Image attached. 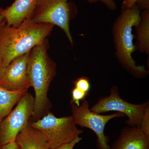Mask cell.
Listing matches in <instances>:
<instances>
[{
    "mask_svg": "<svg viewBox=\"0 0 149 149\" xmlns=\"http://www.w3.org/2000/svg\"><path fill=\"white\" fill-rule=\"evenodd\" d=\"M3 9L0 8V27L3 24L6 23L5 19L3 16Z\"/></svg>",
    "mask_w": 149,
    "mask_h": 149,
    "instance_id": "7402d4cb",
    "label": "cell"
},
{
    "mask_svg": "<svg viewBox=\"0 0 149 149\" xmlns=\"http://www.w3.org/2000/svg\"><path fill=\"white\" fill-rule=\"evenodd\" d=\"M31 125L40 130L50 149L70 143L83 133L72 115L57 118L50 111L37 121L31 120Z\"/></svg>",
    "mask_w": 149,
    "mask_h": 149,
    "instance_id": "277c9868",
    "label": "cell"
},
{
    "mask_svg": "<svg viewBox=\"0 0 149 149\" xmlns=\"http://www.w3.org/2000/svg\"><path fill=\"white\" fill-rule=\"evenodd\" d=\"M111 149H149V137L136 126H125Z\"/></svg>",
    "mask_w": 149,
    "mask_h": 149,
    "instance_id": "30bf717a",
    "label": "cell"
},
{
    "mask_svg": "<svg viewBox=\"0 0 149 149\" xmlns=\"http://www.w3.org/2000/svg\"><path fill=\"white\" fill-rule=\"evenodd\" d=\"M35 98L25 93L0 123V143L2 145L15 142L18 133L29 123L34 112Z\"/></svg>",
    "mask_w": 149,
    "mask_h": 149,
    "instance_id": "8992f818",
    "label": "cell"
},
{
    "mask_svg": "<svg viewBox=\"0 0 149 149\" xmlns=\"http://www.w3.org/2000/svg\"><path fill=\"white\" fill-rule=\"evenodd\" d=\"M141 18V9L137 5L128 9H121L112 29L118 60L124 69L137 78H144L149 74L145 66L137 65L132 57L136 49L133 42V27L139 24Z\"/></svg>",
    "mask_w": 149,
    "mask_h": 149,
    "instance_id": "3957f363",
    "label": "cell"
},
{
    "mask_svg": "<svg viewBox=\"0 0 149 149\" xmlns=\"http://www.w3.org/2000/svg\"><path fill=\"white\" fill-rule=\"evenodd\" d=\"M30 52L13 59L4 68L0 74V87L10 91H28L31 87L27 70Z\"/></svg>",
    "mask_w": 149,
    "mask_h": 149,
    "instance_id": "9c48e42d",
    "label": "cell"
},
{
    "mask_svg": "<svg viewBox=\"0 0 149 149\" xmlns=\"http://www.w3.org/2000/svg\"><path fill=\"white\" fill-rule=\"evenodd\" d=\"M89 94H87L81 90L74 87L71 91V100L70 104H75L77 106L80 105V102L86 99Z\"/></svg>",
    "mask_w": 149,
    "mask_h": 149,
    "instance_id": "9a60e30c",
    "label": "cell"
},
{
    "mask_svg": "<svg viewBox=\"0 0 149 149\" xmlns=\"http://www.w3.org/2000/svg\"><path fill=\"white\" fill-rule=\"evenodd\" d=\"M68 0H37L30 19L36 23L56 25L62 29L70 42H73L70 30V12Z\"/></svg>",
    "mask_w": 149,
    "mask_h": 149,
    "instance_id": "52a82bcc",
    "label": "cell"
},
{
    "mask_svg": "<svg viewBox=\"0 0 149 149\" xmlns=\"http://www.w3.org/2000/svg\"><path fill=\"white\" fill-rule=\"evenodd\" d=\"M74 87L89 94L91 89V85L88 77L82 76L77 78L74 80Z\"/></svg>",
    "mask_w": 149,
    "mask_h": 149,
    "instance_id": "2e32d148",
    "label": "cell"
},
{
    "mask_svg": "<svg viewBox=\"0 0 149 149\" xmlns=\"http://www.w3.org/2000/svg\"><path fill=\"white\" fill-rule=\"evenodd\" d=\"M15 143L21 149H50L40 130L29 123L17 136Z\"/></svg>",
    "mask_w": 149,
    "mask_h": 149,
    "instance_id": "7c38bea8",
    "label": "cell"
},
{
    "mask_svg": "<svg viewBox=\"0 0 149 149\" xmlns=\"http://www.w3.org/2000/svg\"><path fill=\"white\" fill-rule=\"evenodd\" d=\"M0 149H2V145L0 143Z\"/></svg>",
    "mask_w": 149,
    "mask_h": 149,
    "instance_id": "cb8c5ba5",
    "label": "cell"
},
{
    "mask_svg": "<svg viewBox=\"0 0 149 149\" xmlns=\"http://www.w3.org/2000/svg\"><path fill=\"white\" fill-rule=\"evenodd\" d=\"M2 149H21L16 143L15 142L2 145Z\"/></svg>",
    "mask_w": 149,
    "mask_h": 149,
    "instance_id": "44dd1931",
    "label": "cell"
},
{
    "mask_svg": "<svg viewBox=\"0 0 149 149\" xmlns=\"http://www.w3.org/2000/svg\"><path fill=\"white\" fill-rule=\"evenodd\" d=\"M139 0H123L122 8L123 9H128L136 5Z\"/></svg>",
    "mask_w": 149,
    "mask_h": 149,
    "instance_id": "ffe728a7",
    "label": "cell"
},
{
    "mask_svg": "<svg viewBox=\"0 0 149 149\" xmlns=\"http://www.w3.org/2000/svg\"><path fill=\"white\" fill-rule=\"evenodd\" d=\"M47 50V43L45 40L31 50L28 57L27 74L35 93L32 121H37L47 114L52 107L48 93L56 74V65L48 56Z\"/></svg>",
    "mask_w": 149,
    "mask_h": 149,
    "instance_id": "7a4b0ae2",
    "label": "cell"
},
{
    "mask_svg": "<svg viewBox=\"0 0 149 149\" xmlns=\"http://www.w3.org/2000/svg\"><path fill=\"white\" fill-rule=\"evenodd\" d=\"M71 110L74 123L81 127H85L93 130L97 137V146L98 149H111L109 144V138L105 135L106 125L110 120L117 117H125L122 113L103 115L91 111L88 100H84L80 106L71 104Z\"/></svg>",
    "mask_w": 149,
    "mask_h": 149,
    "instance_id": "ba28073f",
    "label": "cell"
},
{
    "mask_svg": "<svg viewBox=\"0 0 149 149\" xmlns=\"http://www.w3.org/2000/svg\"><path fill=\"white\" fill-rule=\"evenodd\" d=\"M37 0H15L10 6L3 10V15L8 26L17 27L29 18Z\"/></svg>",
    "mask_w": 149,
    "mask_h": 149,
    "instance_id": "8fae6325",
    "label": "cell"
},
{
    "mask_svg": "<svg viewBox=\"0 0 149 149\" xmlns=\"http://www.w3.org/2000/svg\"><path fill=\"white\" fill-rule=\"evenodd\" d=\"M27 91H10L0 87V123Z\"/></svg>",
    "mask_w": 149,
    "mask_h": 149,
    "instance_id": "4fadbf2b",
    "label": "cell"
},
{
    "mask_svg": "<svg viewBox=\"0 0 149 149\" xmlns=\"http://www.w3.org/2000/svg\"><path fill=\"white\" fill-rule=\"evenodd\" d=\"M141 20L136 26L138 42L136 48L142 53L149 54V10L141 13Z\"/></svg>",
    "mask_w": 149,
    "mask_h": 149,
    "instance_id": "5bb4252c",
    "label": "cell"
},
{
    "mask_svg": "<svg viewBox=\"0 0 149 149\" xmlns=\"http://www.w3.org/2000/svg\"><path fill=\"white\" fill-rule=\"evenodd\" d=\"M54 25L36 23L27 19L17 27L6 23L0 27V56L4 68L13 59L29 52L43 42L51 34Z\"/></svg>",
    "mask_w": 149,
    "mask_h": 149,
    "instance_id": "6da1fadb",
    "label": "cell"
},
{
    "mask_svg": "<svg viewBox=\"0 0 149 149\" xmlns=\"http://www.w3.org/2000/svg\"><path fill=\"white\" fill-rule=\"evenodd\" d=\"M82 140V138L78 136L70 143L64 144L54 149H73L76 144L78 143Z\"/></svg>",
    "mask_w": 149,
    "mask_h": 149,
    "instance_id": "d6986e66",
    "label": "cell"
},
{
    "mask_svg": "<svg viewBox=\"0 0 149 149\" xmlns=\"http://www.w3.org/2000/svg\"><path fill=\"white\" fill-rule=\"evenodd\" d=\"M140 128L148 137H149V110H148L144 115Z\"/></svg>",
    "mask_w": 149,
    "mask_h": 149,
    "instance_id": "e0dca14e",
    "label": "cell"
},
{
    "mask_svg": "<svg viewBox=\"0 0 149 149\" xmlns=\"http://www.w3.org/2000/svg\"><path fill=\"white\" fill-rule=\"evenodd\" d=\"M4 68L3 65L2 61L1 56H0V74H1V72H2Z\"/></svg>",
    "mask_w": 149,
    "mask_h": 149,
    "instance_id": "603a6c76",
    "label": "cell"
},
{
    "mask_svg": "<svg viewBox=\"0 0 149 149\" xmlns=\"http://www.w3.org/2000/svg\"><path fill=\"white\" fill-rule=\"evenodd\" d=\"M90 110L101 114L110 111L122 113L128 117L125 123L129 126L140 128L142 119L146 112L149 110V101L141 104L130 103L120 97L117 86H113L109 95L99 99Z\"/></svg>",
    "mask_w": 149,
    "mask_h": 149,
    "instance_id": "5b68a950",
    "label": "cell"
},
{
    "mask_svg": "<svg viewBox=\"0 0 149 149\" xmlns=\"http://www.w3.org/2000/svg\"><path fill=\"white\" fill-rule=\"evenodd\" d=\"M89 3H96L101 2L108 8L111 10H115L116 9V4L114 0H87Z\"/></svg>",
    "mask_w": 149,
    "mask_h": 149,
    "instance_id": "ac0fdd59",
    "label": "cell"
}]
</instances>
